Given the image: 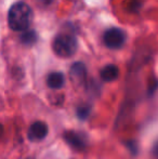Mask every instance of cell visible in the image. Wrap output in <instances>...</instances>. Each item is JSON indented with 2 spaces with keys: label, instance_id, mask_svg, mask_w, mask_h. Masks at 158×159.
I'll return each mask as SVG.
<instances>
[{
  "label": "cell",
  "instance_id": "cell-1",
  "mask_svg": "<svg viewBox=\"0 0 158 159\" xmlns=\"http://www.w3.org/2000/svg\"><path fill=\"white\" fill-rule=\"evenodd\" d=\"M33 19L32 8L25 2L19 1L10 8L8 13V24L14 32H24L29 27Z\"/></svg>",
  "mask_w": 158,
  "mask_h": 159
},
{
  "label": "cell",
  "instance_id": "cell-2",
  "mask_svg": "<svg viewBox=\"0 0 158 159\" xmlns=\"http://www.w3.org/2000/svg\"><path fill=\"white\" fill-rule=\"evenodd\" d=\"M78 48L77 39L70 34H60L52 42L53 52L60 57H70L75 54Z\"/></svg>",
  "mask_w": 158,
  "mask_h": 159
},
{
  "label": "cell",
  "instance_id": "cell-3",
  "mask_svg": "<svg viewBox=\"0 0 158 159\" xmlns=\"http://www.w3.org/2000/svg\"><path fill=\"white\" fill-rule=\"evenodd\" d=\"M104 43L110 49H119L126 41V34L117 27L108 28L103 36Z\"/></svg>",
  "mask_w": 158,
  "mask_h": 159
},
{
  "label": "cell",
  "instance_id": "cell-4",
  "mask_svg": "<svg viewBox=\"0 0 158 159\" xmlns=\"http://www.w3.org/2000/svg\"><path fill=\"white\" fill-rule=\"evenodd\" d=\"M49 128L44 121H35L27 130V139L30 142H40L48 135Z\"/></svg>",
  "mask_w": 158,
  "mask_h": 159
},
{
  "label": "cell",
  "instance_id": "cell-5",
  "mask_svg": "<svg viewBox=\"0 0 158 159\" xmlns=\"http://www.w3.org/2000/svg\"><path fill=\"white\" fill-rule=\"evenodd\" d=\"M66 143L76 151H84L87 146V140L84 134L76 131H68L64 134Z\"/></svg>",
  "mask_w": 158,
  "mask_h": 159
},
{
  "label": "cell",
  "instance_id": "cell-6",
  "mask_svg": "<svg viewBox=\"0 0 158 159\" xmlns=\"http://www.w3.org/2000/svg\"><path fill=\"white\" fill-rule=\"evenodd\" d=\"M70 76L75 84H82L87 77V69L84 63L76 62L72 65L70 70Z\"/></svg>",
  "mask_w": 158,
  "mask_h": 159
},
{
  "label": "cell",
  "instance_id": "cell-7",
  "mask_svg": "<svg viewBox=\"0 0 158 159\" xmlns=\"http://www.w3.org/2000/svg\"><path fill=\"white\" fill-rule=\"evenodd\" d=\"M64 84H65V77L60 71H53L49 74L47 77V86L53 90H59L63 88Z\"/></svg>",
  "mask_w": 158,
  "mask_h": 159
},
{
  "label": "cell",
  "instance_id": "cell-8",
  "mask_svg": "<svg viewBox=\"0 0 158 159\" xmlns=\"http://www.w3.org/2000/svg\"><path fill=\"white\" fill-rule=\"evenodd\" d=\"M100 76H101V79L105 82H112L114 80H116L119 76V69L116 65L114 64H108L106 66H104L102 68L101 73H100Z\"/></svg>",
  "mask_w": 158,
  "mask_h": 159
},
{
  "label": "cell",
  "instance_id": "cell-9",
  "mask_svg": "<svg viewBox=\"0 0 158 159\" xmlns=\"http://www.w3.org/2000/svg\"><path fill=\"white\" fill-rule=\"evenodd\" d=\"M20 40L23 44L25 46H33L37 42L38 40V35L35 30H24V33L21 35Z\"/></svg>",
  "mask_w": 158,
  "mask_h": 159
},
{
  "label": "cell",
  "instance_id": "cell-10",
  "mask_svg": "<svg viewBox=\"0 0 158 159\" xmlns=\"http://www.w3.org/2000/svg\"><path fill=\"white\" fill-rule=\"evenodd\" d=\"M91 111V106L90 105H81V106H79L78 108H77V116H78L79 119L81 120H84L88 118L89 114H90Z\"/></svg>",
  "mask_w": 158,
  "mask_h": 159
},
{
  "label": "cell",
  "instance_id": "cell-11",
  "mask_svg": "<svg viewBox=\"0 0 158 159\" xmlns=\"http://www.w3.org/2000/svg\"><path fill=\"white\" fill-rule=\"evenodd\" d=\"M42 2H44V3H50L51 1H52V0H41Z\"/></svg>",
  "mask_w": 158,
  "mask_h": 159
}]
</instances>
